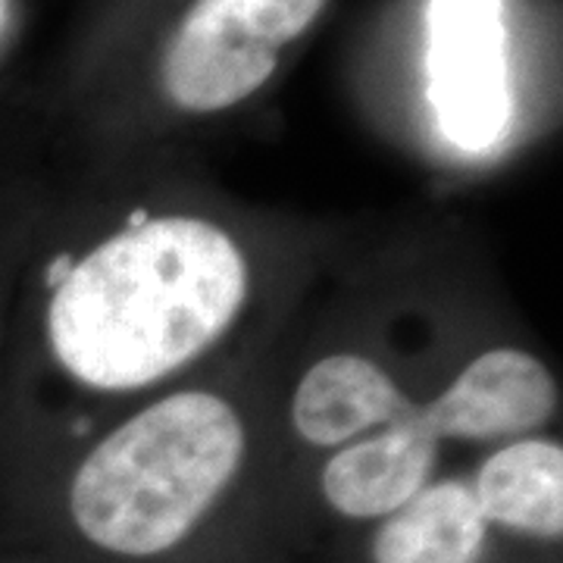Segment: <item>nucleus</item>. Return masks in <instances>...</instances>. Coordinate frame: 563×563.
Instances as JSON below:
<instances>
[{"instance_id":"f257e3e1","label":"nucleus","mask_w":563,"mask_h":563,"mask_svg":"<svg viewBox=\"0 0 563 563\" xmlns=\"http://www.w3.org/2000/svg\"><path fill=\"white\" fill-rule=\"evenodd\" d=\"M251 295L239 242L217 222L166 213L95 244L54 288V361L91 391H141L207 354Z\"/></svg>"},{"instance_id":"f03ea898","label":"nucleus","mask_w":563,"mask_h":563,"mask_svg":"<svg viewBox=\"0 0 563 563\" xmlns=\"http://www.w3.org/2000/svg\"><path fill=\"white\" fill-rule=\"evenodd\" d=\"M247 429L222 395L188 388L147 404L91 448L69 483L73 523L120 558L181 544L232 485Z\"/></svg>"},{"instance_id":"7ed1b4c3","label":"nucleus","mask_w":563,"mask_h":563,"mask_svg":"<svg viewBox=\"0 0 563 563\" xmlns=\"http://www.w3.org/2000/svg\"><path fill=\"white\" fill-rule=\"evenodd\" d=\"M325 0H195L166 44L161 81L185 113H220L247 101L279 69Z\"/></svg>"},{"instance_id":"20e7f679","label":"nucleus","mask_w":563,"mask_h":563,"mask_svg":"<svg viewBox=\"0 0 563 563\" xmlns=\"http://www.w3.org/2000/svg\"><path fill=\"white\" fill-rule=\"evenodd\" d=\"M426 95L457 151L483 154L504 139L514 113L504 0H429Z\"/></svg>"},{"instance_id":"39448f33","label":"nucleus","mask_w":563,"mask_h":563,"mask_svg":"<svg viewBox=\"0 0 563 563\" xmlns=\"http://www.w3.org/2000/svg\"><path fill=\"white\" fill-rule=\"evenodd\" d=\"M558 410L551 369L523 347H492L463 366L432 404L420 407L426 429L442 442L526 439Z\"/></svg>"},{"instance_id":"423d86ee","label":"nucleus","mask_w":563,"mask_h":563,"mask_svg":"<svg viewBox=\"0 0 563 563\" xmlns=\"http://www.w3.org/2000/svg\"><path fill=\"white\" fill-rule=\"evenodd\" d=\"M439 439L417 410L401 422L339 448L320 473L325 504L347 520H385L432 483Z\"/></svg>"},{"instance_id":"0eeeda50","label":"nucleus","mask_w":563,"mask_h":563,"mask_svg":"<svg viewBox=\"0 0 563 563\" xmlns=\"http://www.w3.org/2000/svg\"><path fill=\"white\" fill-rule=\"evenodd\" d=\"M417 404L376 361L329 354L301 376L291 398V426L313 448H344L391 422L407 420Z\"/></svg>"},{"instance_id":"6e6552de","label":"nucleus","mask_w":563,"mask_h":563,"mask_svg":"<svg viewBox=\"0 0 563 563\" xmlns=\"http://www.w3.org/2000/svg\"><path fill=\"white\" fill-rule=\"evenodd\" d=\"M485 539L488 520L473 485L442 479L385 517L373 539V563H479Z\"/></svg>"},{"instance_id":"1a4fd4ad","label":"nucleus","mask_w":563,"mask_h":563,"mask_svg":"<svg viewBox=\"0 0 563 563\" xmlns=\"http://www.w3.org/2000/svg\"><path fill=\"white\" fill-rule=\"evenodd\" d=\"M473 495L492 523L544 542L563 536V448L551 439H514L488 454Z\"/></svg>"}]
</instances>
